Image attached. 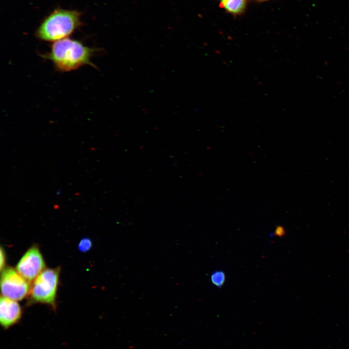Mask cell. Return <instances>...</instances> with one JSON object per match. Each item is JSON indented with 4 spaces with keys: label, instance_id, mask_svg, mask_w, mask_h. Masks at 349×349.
Masks as SVG:
<instances>
[{
    "label": "cell",
    "instance_id": "1",
    "mask_svg": "<svg viewBox=\"0 0 349 349\" xmlns=\"http://www.w3.org/2000/svg\"><path fill=\"white\" fill-rule=\"evenodd\" d=\"M97 49L88 47L81 42L65 38L54 42L50 51L40 54L44 59L50 61L55 68L60 72H69L82 66L89 65L97 68L91 58Z\"/></svg>",
    "mask_w": 349,
    "mask_h": 349
},
{
    "label": "cell",
    "instance_id": "2",
    "mask_svg": "<svg viewBox=\"0 0 349 349\" xmlns=\"http://www.w3.org/2000/svg\"><path fill=\"white\" fill-rule=\"evenodd\" d=\"M80 17L77 11L56 9L44 19L35 35L38 39L47 42L67 38L82 25Z\"/></svg>",
    "mask_w": 349,
    "mask_h": 349
},
{
    "label": "cell",
    "instance_id": "3",
    "mask_svg": "<svg viewBox=\"0 0 349 349\" xmlns=\"http://www.w3.org/2000/svg\"><path fill=\"white\" fill-rule=\"evenodd\" d=\"M60 271V268L45 269L40 273L31 288L30 303H44L55 308Z\"/></svg>",
    "mask_w": 349,
    "mask_h": 349
},
{
    "label": "cell",
    "instance_id": "4",
    "mask_svg": "<svg viewBox=\"0 0 349 349\" xmlns=\"http://www.w3.org/2000/svg\"><path fill=\"white\" fill-rule=\"evenodd\" d=\"M30 284L11 267L5 268L1 271L0 287L3 297L16 301L21 300L29 294Z\"/></svg>",
    "mask_w": 349,
    "mask_h": 349
},
{
    "label": "cell",
    "instance_id": "5",
    "mask_svg": "<svg viewBox=\"0 0 349 349\" xmlns=\"http://www.w3.org/2000/svg\"><path fill=\"white\" fill-rule=\"evenodd\" d=\"M45 268V261L38 247L33 245L20 259L16 270L30 283L34 281Z\"/></svg>",
    "mask_w": 349,
    "mask_h": 349
},
{
    "label": "cell",
    "instance_id": "6",
    "mask_svg": "<svg viewBox=\"0 0 349 349\" xmlns=\"http://www.w3.org/2000/svg\"><path fill=\"white\" fill-rule=\"evenodd\" d=\"M22 315V309L15 300L1 296L0 301V321L1 326L7 329L17 322Z\"/></svg>",
    "mask_w": 349,
    "mask_h": 349
},
{
    "label": "cell",
    "instance_id": "7",
    "mask_svg": "<svg viewBox=\"0 0 349 349\" xmlns=\"http://www.w3.org/2000/svg\"><path fill=\"white\" fill-rule=\"evenodd\" d=\"M221 1L226 11L235 15L242 13L246 5V0H221Z\"/></svg>",
    "mask_w": 349,
    "mask_h": 349
},
{
    "label": "cell",
    "instance_id": "8",
    "mask_svg": "<svg viewBox=\"0 0 349 349\" xmlns=\"http://www.w3.org/2000/svg\"><path fill=\"white\" fill-rule=\"evenodd\" d=\"M210 280L215 286L219 288L222 287L225 283V273L221 270L214 271L211 274Z\"/></svg>",
    "mask_w": 349,
    "mask_h": 349
},
{
    "label": "cell",
    "instance_id": "9",
    "mask_svg": "<svg viewBox=\"0 0 349 349\" xmlns=\"http://www.w3.org/2000/svg\"><path fill=\"white\" fill-rule=\"evenodd\" d=\"M92 246V241L89 238H85L79 241L78 249L81 252H86L91 248Z\"/></svg>",
    "mask_w": 349,
    "mask_h": 349
},
{
    "label": "cell",
    "instance_id": "10",
    "mask_svg": "<svg viewBox=\"0 0 349 349\" xmlns=\"http://www.w3.org/2000/svg\"><path fill=\"white\" fill-rule=\"evenodd\" d=\"M0 270L2 271V269H4V265L5 263V255L4 250L2 247L0 248Z\"/></svg>",
    "mask_w": 349,
    "mask_h": 349
},
{
    "label": "cell",
    "instance_id": "11",
    "mask_svg": "<svg viewBox=\"0 0 349 349\" xmlns=\"http://www.w3.org/2000/svg\"><path fill=\"white\" fill-rule=\"evenodd\" d=\"M285 234L286 231L283 226L281 225L276 226L274 231V234L276 236L282 237L285 235Z\"/></svg>",
    "mask_w": 349,
    "mask_h": 349
},
{
    "label": "cell",
    "instance_id": "12",
    "mask_svg": "<svg viewBox=\"0 0 349 349\" xmlns=\"http://www.w3.org/2000/svg\"><path fill=\"white\" fill-rule=\"evenodd\" d=\"M62 188L61 187H60L57 190L56 193V195L57 197H59L62 194Z\"/></svg>",
    "mask_w": 349,
    "mask_h": 349
},
{
    "label": "cell",
    "instance_id": "13",
    "mask_svg": "<svg viewBox=\"0 0 349 349\" xmlns=\"http://www.w3.org/2000/svg\"></svg>",
    "mask_w": 349,
    "mask_h": 349
}]
</instances>
